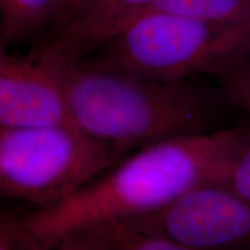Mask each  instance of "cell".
Segmentation results:
<instances>
[{"label": "cell", "mask_w": 250, "mask_h": 250, "mask_svg": "<svg viewBox=\"0 0 250 250\" xmlns=\"http://www.w3.org/2000/svg\"><path fill=\"white\" fill-rule=\"evenodd\" d=\"M243 131H208L139 148L26 223L44 249L92 225L153 213L193 187L218 183Z\"/></svg>", "instance_id": "obj_1"}, {"label": "cell", "mask_w": 250, "mask_h": 250, "mask_svg": "<svg viewBox=\"0 0 250 250\" xmlns=\"http://www.w3.org/2000/svg\"><path fill=\"white\" fill-rule=\"evenodd\" d=\"M67 123L117 156L174 137L208 132L213 104L188 80L164 81L72 61Z\"/></svg>", "instance_id": "obj_2"}, {"label": "cell", "mask_w": 250, "mask_h": 250, "mask_svg": "<svg viewBox=\"0 0 250 250\" xmlns=\"http://www.w3.org/2000/svg\"><path fill=\"white\" fill-rule=\"evenodd\" d=\"M89 64L147 79L215 74L250 56V22L221 23L147 12L96 46Z\"/></svg>", "instance_id": "obj_3"}, {"label": "cell", "mask_w": 250, "mask_h": 250, "mask_svg": "<svg viewBox=\"0 0 250 250\" xmlns=\"http://www.w3.org/2000/svg\"><path fill=\"white\" fill-rule=\"evenodd\" d=\"M118 161L68 123L0 131V195L45 208Z\"/></svg>", "instance_id": "obj_4"}, {"label": "cell", "mask_w": 250, "mask_h": 250, "mask_svg": "<svg viewBox=\"0 0 250 250\" xmlns=\"http://www.w3.org/2000/svg\"><path fill=\"white\" fill-rule=\"evenodd\" d=\"M133 220L180 250L250 249V204L219 183L193 187Z\"/></svg>", "instance_id": "obj_5"}, {"label": "cell", "mask_w": 250, "mask_h": 250, "mask_svg": "<svg viewBox=\"0 0 250 250\" xmlns=\"http://www.w3.org/2000/svg\"><path fill=\"white\" fill-rule=\"evenodd\" d=\"M74 58L52 43L0 59V131L67 123V73Z\"/></svg>", "instance_id": "obj_6"}, {"label": "cell", "mask_w": 250, "mask_h": 250, "mask_svg": "<svg viewBox=\"0 0 250 250\" xmlns=\"http://www.w3.org/2000/svg\"><path fill=\"white\" fill-rule=\"evenodd\" d=\"M159 0H77L64 14V23L52 42L61 51L79 59L133 19L148 12Z\"/></svg>", "instance_id": "obj_7"}, {"label": "cell", "mask_w": 250, "mask_h": 250, "mask_svg": "<svg viewBox=\"0 0 250 250\" xmlns=\"http://www.w3.org/2000/svg\"><path fill=\"white\" fill-rule=\"evenodd\" d=\"M62 250H180L169 240L144 229L133 219L100 223L56 243Z\"/></svg>", "instance_id": "obj_8"}, {"label": "cell", "mask_w": 250, "mask_h": 250, "mask_svg": "<svg viewBox=\"0 0 250 250\" xmlns=\"http://www.w3.org/2000/svg\"><path fill=\"white\" fill-rule=\"evenodd\" d=\"M64 0H0V31L5 42L22 39L56 14Z\"/></svg>", "instance_id": "obj_9"}, {"label": "cell", "mask_w": 250, "mask_h": 250, "mask_svg": "<svg viewBox=\"0 0 250 250\" xmlns=\"http://www.w3.org/2000/svg\"><path fill=\"white\" fill-rule=\"evenodd\" d=\"M148 12H165L221 23H247L250 22V0H159Z\"/></svg>", "instance_id": "obj_10"}, {"label": "cell", "mask_w": 250, "mask_h": 250, "mask_svg": "<svg viewBox=\"0 0 250 250\" xmlns=\"http://www.w3.org/2000/svg\"><path fill=\"white\" fill-rule=\"evenodd\" d=\"M219 184H223L250 204V127H245Z\"/></svg>", "instance_id": "obj_11"}, {"label": "cell", "mask_w": 250, "mask_h": 250, "mask_svg": "<svg viewBox=\"0 0 250 250\" xmlns=\"http://www.w3.org/2000/svg\"><path fill=\"white\" fill-rule=\"evenodd\" d=\"M223 96L250 116V56L214 76Z\"/></svg>", "instance_id": "obj_12"}, {"label": "cell", "mask_w": 250, "mask_h": 250, "mask_svg": "<svg viewBox=\"0 0 250 250\" xmlns=\"http://www.w3.org/2000/svg\"><path fill=\"white\" fill-rule=\"evenodd\" d=\"M43 249L31 233L26 218L19 219L0 211V250Z\"/></svg>", "instance_id": "obj_13"}, {"label": "cell", "mask_w": 250, "mask_h": 250, "mask_svg": "<svg viewBox=\"0 0 250 250\" xmlns=\"http://www.w3.org/2000/svg\"><path fill=\"white\" fill-rule=\"evenodd\" d=\"M77 0H64V4H62V13H66V12L68 11V9L71 8V6L74 4V2H76Z\"/></svg>", "instance_id": "obj_14"}, {"label": "cell", "mask_w": 250, "mask_h": 250, "mask_svg": "<svg viewBox=\"0 0 250 250\" xmlns=\"http://www.w3.org/2000/svg\"><path fill=\"white\" fill-rule=\"evenodd\" d=\"M6 44L4 37L1 35V31H0V59L2 58V56L5 55V51H4V45Z\"/></svg>", "instance_id": "obj_15"}]
</instances>
